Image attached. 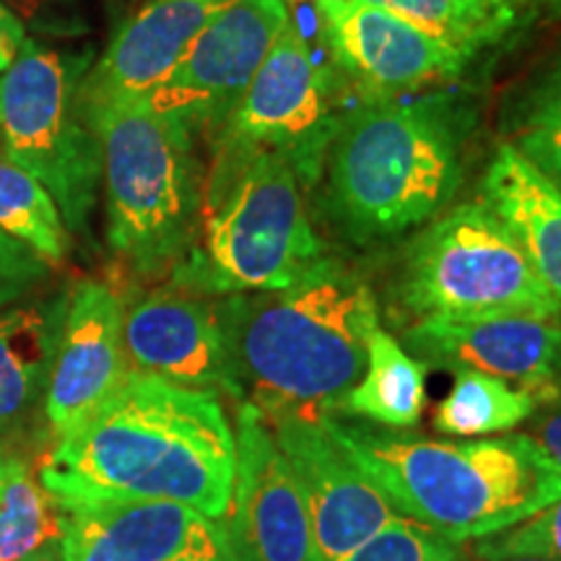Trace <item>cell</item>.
Here are the masks:
<instances>
[{"label":"cell","instance_id":"25","mask_svg":"<svg viewBox=\"0 0 561 561\" xmlns=\"http://www.w3.org/2000/svg\"><path fill=\"white\" fill-rule=\"evenodd\" d=\"M66 510L21 460H9L0 486V561H21L60 543Z\"/></svg>","mask_w":561,"mask_h":561},{"label":"cell","instance_id":"17","mask_svg":"<svg viewBox=\"0 0 561 561\" xmlns=\"http://www.w3.org/2000/svg\"><path fill=\"white\" fill-rule=\"evenodd\" d=\"M123 320L121 294L104 280L87 278L70 291L45 388V416L55 439L79 430L128 380Z\"/></svg>","mask_w":561,"mask_h":561},{"label":"cell","instance_id":"1","mask_svg":"<svg viewBox=\"0 0 561 561\" xmlns=\"http://www.w3.org/2000/svg\"><path fill=\"white\" fill-rule=\"evenodd\" d=\"M234 468L221 396L130 371L94 416L55 439L39 481L66 502H178L224 520Z\"/></svg>","mask_w":561,"mask_h":561},{"label":"cell","instance_id":"38","mask_svg":"<svg viewBox=\"0 0 561 561\" xmlns=\"http://www.w3.org/2000/svg\"><path fill=\"white\" fill-rule=\"evenodd\" d=\"M507 3H515L517 5V3H525V0H507Z\"/></svg>","mask_w":561,"mask_h":561},{"label":"cell","instance_id":"11","mask_svg":"<svg viewBox=\"0 0 561 561\" xmlns=\"http://www.w3.org/2000/svg\"><path fill=\"white\" fill-rule=\"evenodd\" d=\"M234 439V486L219 520L229 561H322L297 476L250 403H237Z\"/></svg>","mask_w":561,"mask_h":561},{"label":"cell","instance_id":"3","mask_svg":"<svg viewBox=\"0 0 561 561\" xmlns=\"http://www.w3.org/2000/svg\"><path fill=\"white\" fill-rule=\"evenodd\" d=\"M476 107L455 91L364 100L335 123L322 203L354 244L390 242L437 219L458 193Z\"/></svg>","mask_w":561,"mask_h":561},{"label":"cell","instance_id":"13","mask_svg":"<svg viewBox=\"0 0 561 561\" xmlns=\"http://www.w3.org/2000/svg\"><path fill=\"white\" fill-rule=\"evenodd\" d=\"M331 60L362 89L364 100L405 96L450 81L473 58L367 0H314Z\"/></svg>","mask_w":561,"mask_h":561},{"label":"cell","instance_id":"37","mask_svg":"<svg viewBox=\"0 0 561 561\" xmlns=\"http://www.w3.org/2000/svg\"><path fill=\"white\" fill-rule=\"evenodd\" d=\"M201 3H216V5H227V3H234V0H201Z\"/></svg>","mask_w":561,"mask_h":561},{"label":"cell","instance_id":"18","mask_svg":"<svg viewBox=\"0 0 561 561\" xmlns=\"http://www.w3.org/2000/svg\"><path fill=\"white\" fill-rule=\"evenodd\" d=\"M221 9L201 0H149L117 30L102 58L91 62L81 83L87 115L117 104H138L153 94Z\"/></svg>","mask_w":561,"mask_h":561},{"label":"cell","instance_id":"40","mask_svg":"<svg viewBox=\"0 0 561 561\" xmlns=\"http://www.w3.org/2000/svg\"><path fill=\"white\" fill-rule=\"evenodd\" d=\"M0 157H3V153H0Z\"/></svg>","mask_w":561,"mask_h":561},{"label":"cell","instance_id":"5","mask_svg":"<svg viewBox=\"0 0 561 561\" xmlns=\"http://www.w3.org/2000/svg\"><path fill=\"white\" fill-rule=\"evenodd\" d=\"M322 252L291 159L280 151H216L198 234L170 284L203 297L289 286Z\"/></svg>","mask_w":561,"mask_h":561},{"label":"cell","instance_id":"21","mask_svg":"<svg viewBox=\"0 0 561 561\" xmlns=\"http://www.w3.org/2000/svg\"><path fill=\"white\" fill-rule=\"evenodd\" d=\"M426 367L377 328L362 380L341 398L333 419H362L385 430H411L426 409Z\"/></svg>","mask_w":561,"mask_h":561},{"label":"cell","instance_id":"34","mask_svg":"<svg viewBox=\"0 0 561 561\" xmlns=\"http://www.w3.org/2000/svg\"><path fill=\"white\" fill-rule=\"evenodd\" d=\"M525 3L538 5V9L553 13V16H561V0H525Z\"/></svg>","mask_w":561,"mask_h":561},{"label":"cell","instance_id":"35","mask_svg":"<svg viewBox=\"0 0 561 561\" xmlns=\"http://www.w3.org/2000/svg\"><path fill=\"white\" fill-rule=\"evenodd\" d=\"M471 551V549H468ZM471 561H551V559H538V557H496V559H479L471 553Z\"/></svg>","mask_w":561,"mask_h":561},{"label":"cell","instance_id":"4","mask_svg":"<svg viewBox=\"0 0 561 561\" xmlns=\"http://www.w3.org/2000/svg\"><path fill=\"white\" fill-rule=\"evenodd\" d=\"M322 421L398 515L450 541L494 536L561 500V468L528 434L437 442L367 421Z\"/></svg>","mask_w":561,"mask_h":561},{"label":"cell","instance_id":"31","mask_svg":"<svg viewBox=\"0 0 561 561\" xmlns=\"http://www.w3.org/2000/svg\"><path fill=\"white\" fill-rule=\"evenodd\" d=\"M528 437L561 468V382L528 419Z\"/></svg>","mask_w":561,"mask_h":561},{"label":"cell","instance_id":"23","mask_svg":"<svg viewBox=\"0 0 561 561\" xmlns=\"http://www.w3.org/2000/svg\"><path fill=\"white\" fill-rule=\"evenodd\" d=\"M396 13L445 42L468 58L483 47L502 42L520 21V11L507 0H367Z\"/></svg>","mask_w":561,"mask_h":561},{"label":"cell","instance_id":"9","mask_svg":"<svg viewBox=\"0 0 561 561\" xmlns=\"http://www.w3.org/2000/svg\"><path fill=\"white\" fill-rule=\"evenodd\" d=\"M289 24L291 13L284 0L227 3L144 104L216 140Z\"/></svg>","mask_w":561,"mask_h":561},{"label":"cell","instance_id":"16","mask_svg":"<svg viewBox=\"0 0 561 561\" xmlns=\"http://www.w3.org/2000/svg\"><path fill=\"white\" fill-rule=\"evenodd\" d=\"M123 341L128 367L193 390L240 401L216 301L164 286L125 310Z\"/></svg>","mask_w":561,"mask_h":561},{"label":"cell","instance_id":"29","mask_svg":"<svg viewBox=\"0 0 561 561\" xmlns=\"http://www.w3.org/2000/svg\"><path fill=\"white\" fill-rule=\"evenodd\" d=\"M37 39H70L89 32L83 0H0Z\"/></svg>","mask_w":561,"mask_h":561},{"label":"cell","instance_id":"6","mask_svg":"<svg viewBox=\"0 0 561 561\" xmlns=\"http://www.w3.org/2000/svg\"><path fill=\"white\" fill-rule=\"evenodd\" d=\"M87 117L102 146L110 248L138 276H167L191 252L201 224L195 133L144 102Z\"/></svg>","mask_w":561,"mask_h":561},{"label":"cell","instance_id":"27","mask_svg":"<svg viewBox=\"0 0 561 561\" xmlns=\"http://www.w3.org/2000/svg\"><path fill=\"white\" fill-rule=\"evenodd\" d=\"M343 561H471V551L466 543L398 517Z\"/></svg>","mask_w":561,"mask_h":561},{"label":"cell","instance_id":"24","mask_svg":"<svg viewBox=\"0 0 561 561\" xmlns=\"http://www.w3.org/2000/svg\"><path fill=\"white\" fill-rule=\"evenodd\" d=\"M507 144L561 191V47L510 104Z\"/></svg>","mask_w":561,"mask_h":561},{"label":"cell","instance_id":"26","mask_svg":"<svg viewBox=\"0 0 561 561\" xmlns=\"http://www.w3.org/2000/svg\"><path fill=\"white\" fill-rule=\"evenodd\" d=\"M0 229L26 244L47 265L68 252V229L50 193L32 174L0 157Z\"/></svg>","mask_w":561,"mask_h":561},{"label":"cell","instance_id":"8","mask_svg":"<svg viewBox=\"0 0 561 561\" xmlns=\"http://www.w3.org/2000/svg\"><path fill=\"white\" fill-rule=\"evenodd\" d=\"M91 58L30 37L0 73V153L50 193L68 231H87L102 182V146L81 102Z\"/></svg>","mask_w":561,"mask_h":561},{"label":"cell","instance_id":"7","mask_svg":"<svg viewBox=\"0 0 561 561\" xmlns=\"http://www.w3.org/2000/svg\"><path fill=\"white\" fill-rule=\"evenodd\" d=\"M390 299L396 318L409 325L491 314L561 318V301L483 201L445 210L411 237L392 273Z\"/></svg>","mask_w":561,"mask_h":561},{"label":"cell","instance_id":"39","mask_svg":"<svg viewBox=\"0 0 561 561\" xmlns=\"http://www.w3.org/2000/svg\"><path fill=\"white\" fill-rule=\"evenodd\" d=\"M284 3H301V0H284Z\"/></svg>","mask_w":561,"mask_h":561},{"label":"cell","instance_id":"19","mask_svg":"<svg viewBox=\"0 0 561 561\" xmlns=\"http://www.w3.org/2000/svg\"><path fill=\"white\" fill-rule=\"evenodd\" d=\"M481 201L520 242L533 271L561 301V191L520 151L496 146L481 180Z\"/></svg>","mask_w":561,"mask_h":561},{"label":"cell","instance_id":"14","mask_svg":"<svg viewBox=\"0 0 561 561\" xmlns=\"http://www.w3.org/2000/svg\"><path fill=\"white\" fill-rule=\"evenodd\" d=\"M401 346L432 369L479 371L525 390L538 403L561 382V318L491 314L419 320Z\"/></svg>","mask_w":561,"mask_h":561},{"label":"cell","instance_id":"20","mask_svg":"<svg viewBox=\"0 0 561 561\" xmlns=\"http://www.w3.org/2000/svg\"><path fill=\"white\" fill-rule=\"evenodd\" d=\"M68 299L0 312V432L19 421L47 388Z\"/></svg>","mask_w":561,"mask_h":561},{"label":"cell","instance_id":"36","mask_svg":"<svg viewBox=\"0 0 561 561\" xmlns=\"http://www.w3.org/2000/svg\"><path fill=\"white\" fill-rule=\"evenodd\" d=\"M5 466H9V458L0 455V486H3V476H5Z\"/></svg>","mask_w":561,"mask_h":561},{"label":"cell","instance_id":"10","mask_svg":"<svg viewBox=\"0 0 561 561\" xmlns=\"http://www.w3.org/2000/svg\"><path fill=\"white\" fill-rule=\"evenodd\" d=\"M335 123L310 45L291 21L216 138V151H280L291 159L301 185L312 187Z\"/></svg>","mask_w":561,"mask_h":561},{"label":"cell","instance_id":"33","mask_svg":"<svg viewBox=\"0 0 561 561\" xmlns=\"http://www.w3.org/2000/svg\"><path fill=\"white\" fill-rule=\"evenodd\" d=\"M21 561H66V559H62L60 543H50V546H45V549L30 553V557L21 559Z\"/></svg>","mask_w":561,"mask_h":561},{"label":"cell","instance_id":"15","mask_svg":"<svg viewBox=\"0 0 561 561\" xmlns=\"http://www.w3.org/2000/svg\"><path fill=\"white\" fill-rule=\"evenodd\" d=\"M66 561H229L221 523L178 502L60 500Z\"/></svg>","mask_w":561,"mask_h":561},{"label":"cell","instance_id":"28","mask_svg":"<svg viewBox=\"0 0 561 561\" xmlns=\"http://www.w3.org/2000/svg\"><path fill=\"white\" fill-rule=\"evenodd\" d=\"M468 549L479 559L538 557L561 561V500L507 530L479 538Z\"/></svg>","mask_w":561,"mask_h":561},{"label":"cell","instance_id":"30","mask_svg":"<svg viewBox=\"0 0 561 561\" xmlns=\"http://www.w3.org/2000/svg\"><path fill=\"white\" fill-rule=\"evenodd\" d=\"M47 273V263L0 229V310L24 297Z\"/></svg>","mask_w":561,"mask_h":561},{"label":"cell","instance_id":"2","mask_svg":"<svg viewBox=\"0 0 561 561\" xmlns=\"http://www.w3.org/2000/svg\"><path fill=\"white\" fill-rule=\"evenodd\" d=\"M240 401L263 419L333 416L362 380L380 328L371 284L322 255L289 286L216 299Z\"/></svg>","mask_w":561,"mask_h":561},{"label":"cell","instance_id":"32","mask_svg":"<svg viewBox=\"0 0 561 561\" xmlns=\"http://www.w3.org/2000/svg\"><path fill=\"white\" fill-rule=\"evenodd\" d=\"M26 39H30V34L21 26V21L0 3V73L9 70L11 62L19 58Z\"/></svg>","mask_w":561,"mask_h":561},{"label":"cell","instance_id":"12","mask_svg":"<svg viewBox=\"0 0 561 561\" xmlns=\"http://www.w3.org/2000/svg\"><path fill=\"white\" fill-rule=\"evenodd\" d=\"M322 419L284 413L263 421L297 476L322 561H343L401 515Z\"/></svg>","mask_w":561,"mask_h":561},{"label":"cell","instance_id":"22","mask_svg":"<svg viewBox=\"0 0 561 561\" xmlns=\"http://www.w3.org/2000/svg\"><path fill=\"white\" fill-rule=\"evenodd\" d=\"M536 409L538 401L525 390L479 371H455L450 392L432 413V426L445 437H489L525 424Z\"/></svg>","mask_w":561,"mask_h":561}]
</instances>
